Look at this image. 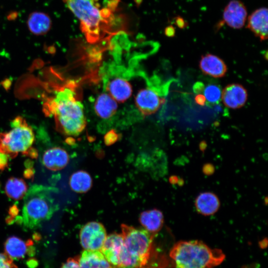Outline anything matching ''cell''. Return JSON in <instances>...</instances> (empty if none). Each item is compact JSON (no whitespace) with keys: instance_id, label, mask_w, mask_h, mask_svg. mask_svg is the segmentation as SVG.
<instances>
[{"instance_id":"6da1fadb","label":"cell","mask_w":268,"mask_h":268,"mask_svg":"<svg viewBox=\"0 0 268 268\" xmlns=\"http://www.w3.org/2000/svg\"><path fill=\"white\" fill-rule=\"evenodd\" d=\"M44 111L47 115L54 117L58 129L66 135H78L85 127L82 105L69 87L58 91L45 103Z\"/></svg>"},{"instance_id":"7a4b0ae2","label":"cell","mask_w":268,"mask_h":268,"mask_svg":"<svg viewBox=\"0 0 268 268\" xmlns=\"http://www.w3.org/2000/svg\"><path fill=\"white\" fill-rule=\"evenodd\" d=\"M174 268H214L224 260L220 250L211 249L198 240L180 241L169 254Z\"/></svg>"},{"instance_id":"3957f363","label":"cell","mask_w":268,"mask_h":268,"mask_svg":"<svg viewBox=\"0 0 268 268\" xmlns=\"http://www.w3.org/2000/svg\"><path fill=\"white\" fill-rule=\"evenodd\" d=\"M57 189L42 185H34L24 198L21 222L29 229L38 227L49 220L58 210L54 194Z\"/></svg>"},{"instance_id":"277c9868","label":"cell","mask_w":268,"mask_h":268,"mask_svg":"<svg viewBox=\"0 0 268 268\" xmlns=\"http://www.w3.org/2000/svg\"><path fill=\"white\" fill-rule=\"evenodd\" d=\"M124 248L117 268H139L146 264L154 251V235L145 229L121 225Z\"/></svg>"},{"instance_id":"5b68a950","label":"cell","mask_w":268,"mask_h":268,"mask_svg":"<svg viewBox=\"0 0 268 268\" xmlns=\"http://www.w3.org/2000/svg\"><path fill=\"white\" fill-rule=\"evenodd\" d=\"M79 19L82 32L90 43L97 42L104 33L109 11L100 9L95 0H63Z\"/></svg>"},{"instance_id":"8992f818","label":"cell","mask_w":268,"mask_h":268,"mask_svg":"<svg viewBox=\"0 0 268 268\" xmlns=\"http://www.w3.org/2000/svg\"><path fill=\"white\" fill-rule=\"evenodd\" d=\"M11 126L10 131L0 133V151L13 158L19 153L24 155L32 147L34 134L31 127L20 116L16 117Z\"/></svg>"},{"instance_id":"52a82bcc","label":"cell","mask_w":268,"mask_h":268,"mask_svg":"<svg viewBox=\"0 0 268 268\" xmlns=\"http://www.w3.org/2000/svg\"><path fill=\"white\" fill-rule=\"evenodd\" d=\"M107 236L102 224L95 221L88 222L80 230V244L85 250L100 251Z\"/></svg>"},{"instance_id":"ba28073f","label":"cell","mask_w":268,"mask_h":268,"mask_svg":"<svg viewBox=\"0 0 268 268\" xmlns=\"http://www.w3.org/2000/svg\"><path fill=\"white\" fill-rule=\"evenodd\" d=\"M247 15V7L242 1L231 0L224 8L222 18L229 27L240 29L246 24Z\"/></svg>"},{"instance_id":"9c48e42d","label":"cell","mask_w":268,"mask_h":268,"mask_svg":"<svg viewBox=\"0 0 268 268\" xmlns=\"http://www.w3.org/2000/svg\"><path fill=\"white\" fill-rule=\"evenodd\" d=\"M165 101L156 90L149 87L140 90L135 97L137 108L145 116L155 113Z\"/></svg>"},{"instance_id":"30bf717a","label":"cell","mask_w":268,"mask_h":268,"mask_svg":"<svg viewBox=\"0 0 268 268\" xmlns=\"http://www.w3.org/2000/svg\"><path fill=\"white\" fill-rule=\"evenodd\" d=\"M123 248L122 235L113 233L107 236L100 251L108 262L117 268L120 262Z\"/></svg>"},{"instance_id":"8fae6325","label":"cell","mask_w":268,"mask_h":268,"mask_svg":"<svg viewBox=\"0 0 268 268\" xmlns=\"http://www.w3.org/2000/svg\"><path fill=\"white\" fill-rule=\"evenodd\" d=\"M268 10L265 7L255 10L248 16L247 28L261 41L267 40L268 37Z\"/></svg>"},{"instance_id":"7c38bea8","label":"cell","mask_w":268,"mask_h":268,"mask_svg":"<svg viewBox=\"0 0 268 268\" xmlns=\"http://www.w3.org/2000/svg\"><path fill=\"white\" fill-rule=\"evenodd\" d=\"M221 99L225 106L233 109H239L243 107L247 100V91L241 84H228L222 90Z\"/></svg>"},{"instance_id":"4fadbf2b","label":"cell","mask_w":268,"mask_h":268,"mask_svg":"<svg viewBox=\"0 0 268 268\" xmlns=\"http://www.w3.org/2000/svg\"><path fill=\"white\" fill-rule=\"evenodd\" d=\"M199 67L204 74L215 78L224 76L227 71V66L223 60L210 53L201 56Z\"/></svg>"},{"instance_id":"5bb4252c","label":"cell","mask_w":268,"mask_h":268,"mask_svg":"<svg viewBox=\"0 0 268 268\" xmlns=\"http://www.w3.org/2000/svg\"><path fill=\"white\" fill-rule=\"evenodd\" d=\"M32 247L33 242L31 240L26 242L18 237L12 236L5 242L4 253L12 260H20L33 251Z\"/></svg>"},{"instance_id":"9a60e30c","label":"cell","mask_w":268,"mask_h":268,"mask_svg":"<svg viewBox=\"0 0 268 268\" xmlns=\"http://www.w3.org/2000/svg\"><path fill=\"white\" fill-rule=\"evenodd\" d=\"M69 158L67 152L59 147L47 149L42 156V163L51 171H59L64 168L68 164Z\"/></svg>"},{"instance_id":"2e32d148","label":"cell","mask_w":268,"mask_h":268,"mask_svg":"<svg viewBox=\"0 0 268 268\" xmlns=\"http://www.w3.org/2000/svg\"><path fill=\"white\" fill-rule=\"evenodd\" d=\"M106 90L116 101L124 102L132 94V87L126 79L116 77L107 81L105 83Z\"/></svg>"},{"instance_id":"e0dca14e","label":"cell","mask_w":268,"mask_h":268,"mask_svg":"<svg viewBox=\"0 0 268 268\" xmlns=\"http://www.w3.org/2000/svg\"><path fill=\"white\" fill-rule=\"evenodd\" d=\"M27 25L30 32L35 35H43L48 33L52 26V20L48 14L43 12L31 13Z\"/></svg>"},{"instance_id":"ac0fdd59","label":"cell","mask_w":268,"mask_h":268,"mask_svg":"<svg viewBox=\"0 0 268 268\" xmlns=\"http://www.w3.org/2000/svg\"><path fill=\"white\" fill-rule=\"evenodd\" d=\"M80 268H115L100 251L84 250L78 256Z\"/></svg>"},{"instance_id":"d6986e66","label":"cell","mask_w":268,"mask_h":268,"mask_svg":"<svg viewBox=\"0 0 268 268\" xmlns=\"http://www.w3.org/2000/svg\"><path fill=\"white\" fill-rule=\"evenodd\" d=\"M139 220L146 230L154 235L161 229L163 225V215L160 210L153 209L142 212Z\"/></svg>"},{"instance_id":"ffe728a7","label":"cell","mask_w":268,"mask_h":268,"mask_svg":"<svg viewBox=\"0 0 268 268\" xmlns=\"http://www.w3.org/2000/svg\"><path fill=\"white\" fill-rule=\"evenodd\" d=\"M94 107L98 116L108 119L116 113L118 105L116 101L109 94L103 93L97 97Z\"/></svg>"},{"instance_id":"44dd1931","label":"cell","mask_w":268,"mask_h":268,"mask_svg":"<svg viewBox=\"0 0 268 268\" xmlns=\"http://www.w3.org/2000/svg\"><path fill=\"white\" fill-rule=\"evenodd\" d=\"M195 204L197 210L204 215L215 213L220 206L218 198L211 192H204L200 194L196 200Z\"/></svg>"},{"instance_id":"7402d4cb","label":"cell","mask_w":268,"mask_h":268,"mask_svg":"<svg viewBox=\"0 0 268 268\" xmlns=\"http://www.w3.org/2000/svg\"><path fill=\"white\" fill-rule=\"evenodd\" d=\"M69 183L72 191L78 193H84L91 188L92 180L90 175L87 172L80 170L71 175Z\"/></svg>"},{"instance_id":"603a6c76","label":"cell","mask_w":268,"mask_h":268,"mask_svg":"<svg viewBox=\"0 0 268 268\" xmlns=\"http://www.w3.org/2000/svg\"><path fill=\"white\" fill-rule=\"evenodd\" d=\"M4 189L6 195L9 198L19 200L26 195L27 186L22 179L11 177L6 181Z\"/></svg>"},{"instance_id":"cb8c5ba5","label":"cell","mask_w":268,"mask_h":268,"mask_svg":"<svg viewBox=\"0 0 268 268\" xmlns=\"http://www.w3.org/2000/svg\"><path fill=\"white\" fill-rule=\"evenodd\" d=\"M203 91V95L208 103L216 104L220 102L222 90L218 85L209 84L204 88Z\"/></svg>"},{"instance_id":"d4e9b609","label":"cell","mask_w":268,"mask_h":268,"mask_svg":"<svg viewBox=\"0 0 268 268\" xmlns=\"http://www.w3.org/2000/svg\"><path fill=\"white\" fill-rule=\"evenodd\" d=\"M0 268H17L13 260L5 253H0Z\"/></svg>"},{"instance_id":"484cf974","label":"cell","mask_w":268,"mask_h":268,"mask_svg":"<svg viewBox=\"0 0 268 268\" xmlns=\"http://www.w3.org/2000/svg\"><path fill=\"white\" fill-rule=\"evenodd\" d=\"M61 268H80L78 263V256L68 258L62 265Z\"/></svg>"},{"instance_id":"4316f807","label":"cell","mask_w":268,"mask_h":268,"mask_svg":"<svg viewBox=\"0 0 268 268\" xmlns=\"http://www.w3.org/2000/svg\"><path fill=\"white\" fill-rule=\"evenodd\" d=\"M10 158L8 155L0 151V170H4L8 164V159Z\"/></svg>"},{"instance_id":"83f0119b","label":"cell","mask_w":268,"mask_h":268,"mask_svg":"<svg viewBox=\"0 0 268 268\" xmlns=\"http://www.w3.org/2000/svg\"><path fill=\"white\" fill-rule=\"evenodd\" d=\"M175 23L178 28L181 29L184 28L188 26L187 21L180 16H177L175 18Z\"/></svg>"},{"instance_id":"f1b7e54d","label":"cell","mask_w":268,"mask_h":268,"mask_svg":"<svg viewBox=\"0 0 268 268\" xmlns=\"http://www.w3.org/2000/svg\"><path fill=\"white\" fill-rule=\"evenodd\" d=\"M105 143L108 145H110L115 142L117 140V135L113 133L107 134L105 138Z\"/></svg>"},{"instance_id":"f546056e","label":"cell","mask_w":268,"mask_h":268,"mask_svg":"<svg viewBox=\"0 0 268 268\" xmlns=\"http://www.w3.org/2000/svg\"><path fill=\"white\" fill-rule=\"evenodd\" d=\"M195 101L198 104L203 106L205 103L206 100L203 95L197 94L195 97Z\"/></svg>"},{"instance_id":"4dcf8cb0","label":"cell","mask_w":268,"mask_h":268,"mask_svg":"<svg viewBox=\"0 0 268 268\" xmlns=\"http://www.w3.org/2000/svg\"><path fill=\"white\" fill-rule=\"evenodd\" d=\"M204 85L201 82L196 83L194 86V91L197 94H201L204 90Z\"/></svg>"},{"instance_id":"1f68e13d","label":"cell","mask_w":268,"mask_h":268,"mask_svg":"<svg viewBox=\"0 0 268 268\" xmlns=\"http://www.w3.org/2000/svg\"><path fill=\"white\" fill-rule=\"evenodd\" d=\"M165 34L168 37H173L175 34V29L172 26H169L165 29Z\"/></svg>"},{"instance_id":"d6a6232c","label":"cell","mask_w":268,"mask_h":268,"mask_svg":"<svg viewBox=\"0 0 268 268\" xmlns=\"http://www.w3.org/2000/svg\"><path fill=\"white\" fill-rule=\"evenodd\" d=\"M9 215L12 216V217H15V215H16L17 213H18V208L16 207V206L13 205L11 206L9 209Z\"/></svg>"},{"instance_id":"836d02e7","label":"cell","mask_w":268,"mask_h":268,"mask_svg":"<svg viewBox=\"0 0 268 268\" xmlns=\"http://www.w3.org/2000/svg\"><path fill=\"white\" fill-rule=\"evenodd\" d=\"M33 171L31 169H28L24 172V176L27 178H30L33 175Z\"/></svg>"}]
</instances>
